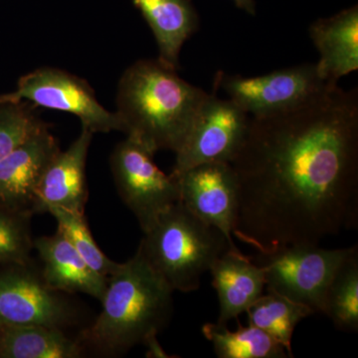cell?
I'll return each mask as SVG.
<instances>
[{"mask_svg":"<svg viewBox=\"0 0 358 358\" xmlns=\"http://www.w3.org/2000/svg\"><path fill=\"white\" fill-rule=\"evenodd\" d=\"M212 286L218 296V324H227L246 312L266 288L263 268L240 251L228 249L210 268Z\"/></svg>","mask_w":358,"mask_h":358,"instance_id":"cell-16","label":"cell"},{"mask_svg":"<svg viewBox=\"0 0 358 358\" xmlns=\"http://www.w3.org/2000/svg\"><path fill=\"white\" fill-rule=\"evenodd\" d=\"M231 166L233 236L260 253L317 246L358 227V91L329 87L281 114L250 117Z\"/></svg>","mask_w":358,"mask_h":358,"instance_id":"cell-1","label":"cell"},{"mask_svg":"<svg viewBox=\"0 0 358 358\" xmlns=\"http://www.w3.org/2000/svg\"><path fill=\"white\" fill-rule=\"evenodd\" d=\"M245 313L248 315L249 324L263 329L281 343L286 348L289 357H293L292 338L294 329L301 320L315 313L310 308L270 289Z\"/></svg>","mask_w":358,"mask_h":358,"instance_id":"cell-20","label":"cell"},{"mask_svg":"<svg viewBox=\"0 0 358 358\" xmlns=\"http://www.w3.org/2000/svg\"><path fill=\"white\" fill-rule=\"evenodd\" d=\"M18 101L76 115L82 128L93 134L121 131L117 114L99 103L88 82L57 68L32 71L20 78L15 91L0 94V103Z\"/></svg>","mask_w":358,"mask_h":358,"instance_id":"cell-8","label":"cell"},{"mask_svg":"<svg viewBox=\"0 0 358 358\" xmlns=\"http://www.w3.org/2000/svg\"><path fill=\"white\" fill-rule=\"evenodd\" d=\"M27 211L0 206V264L29 263L33 249L31 218Z\"/></svg>","mask_w":358,"mask_h":358,"instance_id":"cell-23","label":"cell"},{"mask_svg":"<svg viewBox=\"0 0 358 358\" xmlns=\"http://www.w3.org/2000/svg\"><path fill=\"white\" fill-rule=\"evenodd\" d=\"M202 334L213 345L219 358H286V348L263 329L249 324H238L236 331L227 324H205Z\"/></svg>","mask_w":358,"mask_h":358,"instance_id":"cell-19","label":"cell"},{"mask_svg":"<svg viewBox=\"0 0 358 358\" xmlns=\"http://www.w3.org/2000/svg\"><path fill=\"white\" fill-rule=\"evenodd\" d=\"M41 259V278L49 289L63 294L81 293L102 301L108 278L95 272L79 255L62 232L33 241Z\"/></svg>","mask_w":358,"mask_h":358,"instance_id":"cell-14","label":"cell"},{"mask_svg":"<svg viewBox=\"0 0 358 358\" xmlns=\"http://www.w3.org/2000/svg\"><path fill=\"white\" fill-rule=\"evenodd\" d=\"M322 313L341 331H358L357 246L352 247L329 282Z\"/></svg>","mask_w":358,"mask_h":358,"instance_id":"cell-21","label":"cell"},{"mask_svg":"<svg viewBox=\"0 0 358 358\" xmlns=\"http://www.w3.org/2000/svg\"><path fill=\"white\" fill-rule=\"evenodd\" d=\"M8 266L0 272V324L63 329L76 320L74 306L49 289L29 263Z\"/></svg>","mask_w":358,"mask_h":358,"instance_id":"cell-10","label":"cell"},{"mask_svg":"<svg viewBox=\"0 0 358 358\" xmlns=\"http://www.w3.org/2000/svg\"><path fill=\"white\" fill-rule=\"evenodd\" d=\"M174 178L178 181L179 201L203 222L220 231L232 251H240L233 240L238 183L231 164H199Z\"/></svg>","mask_w":358,"mask_h":358,"instance_id":"cell-11","label":"cell"},{"mask_svg":"<svg viewBox=\"0 0 358 358\" xmlns=\"http://www.w3.org/2000/svg\"><path fill=\"white\" fill-rule=\"evenodd\" d=\"M93 134L82 128L70 147L51 160L35 190L33 214L49 213L53 208L84 213L88 200L86 162Z\"/></svg>","mask_w":358,"mask_h":358,"instance_id":"cell-13","label":"cell"},{"mask_svg":"<svg viewBox=\"0 0 358 358\" xmlns=\"http://www.w3.org/2000/svg\"><path fill=\"white\" fill-rule=\"evenodd\" d=\"M150 25L159 47L157 60L178 70L179 54L196 31L199 17L192 0H131Z\"/></svg>","mask_w":358,"mask_h":358,"instance_id":"cell-17","label":"cell"},{"mask_svg":"<svg viewBox=\"0 0 358 358\" xmlns=\"http://www.w3.org/2000/svg\"><path fill=\"white\" fill-rule=\"evenodd\" d=\"M35 108L25 101L0 103V160L44 126Z\"/></svg>","mask_w":358,"mask_h":358,"instance_id":"cell-24","label":"cell"},{"mask_svg":"<svg viewBox=\"0 0 358 358\" xmlns=\"http://www.w3.org/2000/svg\"><path fill=\"white\" fill-rule=\"evenodd\" d=\"M250 115L230 99H220L214 90L202 106L180 148L171 176L187 169L234 159L248 131Z\"/></svg>","mask_w":358,"mask_h":358,"instance_id":"cell-9","label":"cell"},{"mask_svg":"<svg viewBox=\"0 0 358 358\" xmlns=\"http://www.w3.org/2000/svg\"><path fill=\"white\" fill-rule=\"evenodd\" d=\"M84 346L62 329L0 324V358H79Z\"/></svg>","mask_w":358,"mask_h":358,"instance_id":"cell-18","label":"cell"},{"mask_svg":"<svg viewBox=\"0 0 358 358\" xmlns=\"http://www.w3.org/2000/svg\"><path fill=\"white\" fill-rule=\"evenodd\" d=\"M338 84L327 83L317 73V65L303 64L246 78L219 71L214 88L223 90L228 99L250 117L281 114L301 107Z\"/></svg>","mask_w":358,"mask_h":358,"instance_id":"cell-6","label":"cell"},{"mask_svg":"<svg viewBox=\"0 0 358 358\" xmlns=\"http://www.w3.org/2000/svg\"><path fill=\"white\" fill-rule=\"evenodd\" d=\"M49 213L55 218L57 230L63 233L90 267L109 279L119 263L110 260L96 243L84 213L59 208L51 209Z\"/></svg>","mask_w":358,"mask_h":358,"instance_id":"cell-22","label":"cell"},{"mask_svg":"<svg viewBox=\"0 0 358 358\" xmlns=\"http://www.w3.org/2000/svg\"><path fill=\"white\" fill-rule=\"evenodd\" d=\"M350 250L291 246L250 259L263 268L266 289L322 313L329 282Z\"/></svg>","mask_w":358,"mask_h":358,"instance_id":"cell-5","label":"cell"},{"mask_svg":"<svg viewBox=\"0 0 358 358\" xmlns=\"http://www.w3.org/2000/svg\"><path fill=\"white\" fill-rule=\"evenodd\" d=\"M237 8L241 9L250 14V15H255L256 6L254 0H232Z\"/></svg>","mask_w":358,"mask_h":358,"instance_id":"cell-25","label":"cell"},{"mask_svg":"<svg viewBox=\"0 0 358 358\" xmlns=\"http://www.w3.org/2000/svg\"><path fill=\"white\" fill-rule=\"evenodd\" d=\"M154 155L127 138L115 145L110 159L120 196L138 219L143 233L179 201L178 179L160 171Z\"/></svg>","mask_w":358,"mask_h":358,"instance_id":"cell-7","label":"cell"},{"mask_svg":"<svg viewBox=\"0 0 358 358\" xmlns=\"http://www.w3.org/2000/svg\"><path fill=\"white\" fill-rule=\"evenodd\" d=\"M173 292L138 248L110 275L100 315L78 339L85 350L105 355H122L145 345L169 324Z\"/></svg>","mask_w":358,"mask_h":358,"instance_id":"cell-3","label":"cell"},{"mask_svg":"<svg viewBox=\"0 0 358 358\" xmlns=\"http://www.w3.org/2000/svg\"><path fill=\"white\" fill-rule=\"evenodd\" d=\"M310 39L320 53L317 73L327 83L358 69V6L343 9L310 26Z\"/></svg>","mask_w":358,"mask_h":358,"instance_id":"cell-15","label":"cell"},{"mask_svg":"<svg viewBox=\"0 0 358 358\" xmlns=\"http://www.w3.org/2000/svg\"><path fill=\"white\" fill-rule=\"evenodd\" d=\"M209 94L159 60H138L124 71L117 94L121 131L152 154L176 152Z\"/></svg>","mask_w":358,"mask_h":358,"instance_id":"cell-2","label":"cell"},{"mask_svg":"<svg viewBox=\"0 0 358 358\" xmlns=\"http://www.w3.org/2000/svg\"><path fill=\"white\" fill-rule=\"evenodd\" d=\"M60 150L49 124H45L0 160V206L32 213L37 185Z\"/></svg>","mask_w":358,"mask_h":358,"instance_id":"cell-12","label":"cell"},{"mask_svg":"<svg viewBox=\"0 0 358 358\" xmlns=\"http://www.w3.org/2000/svg\"><path fill=\"white\" fill-rule=\"evenodd\" d=\"M138 249L173 291L189 293L202 275L230 249L220 231L203 222L178 201L143 233Z\"/></svg>","mask_w":358,"mask_h":358,"instance_id":"cell-4","label":"cell"}]
</instances>
